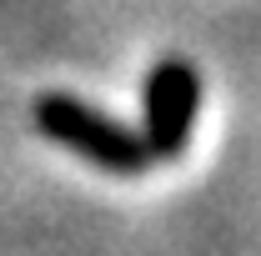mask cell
I'll use <instances>...</instances> for the list:
<instances>
[{"mask_svg": "<svg viewBox=\"0 0 261 256\" xmlns=\"http://www.w3.org/2000/svg\"><path fill=\"white\" fill-rule=\"evenodd\" d=\"M35 131L45 141L65 146V151H75L81 161L111 171V176H141L151 166V151H146L141 131L100 116L96 106L65 96V91H45V96L35 100Z\"/></svg>", "mask_w": 261, "mask_h": 256, "instance_id": "1", "label": "cell"}, {"mask_svg": "<svg viewBox=\"0 0 261 256\" xmlns=\"http://www.w3.org/2000/svg\"><path fill=\"white\" fill-rule=\"evenodd\" d=\"M201 116V75L191 61L166 56L141 86V141L151 161H181Z\"/></svg>", "mask_w": 261, "mask_h": 256, "instance_id": "2", "label": "cell"}]
</instances>
